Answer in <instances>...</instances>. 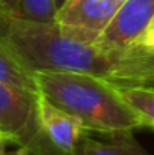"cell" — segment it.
Listing matches in <instances>:
<instances>
[{"label": "cell", "mask_w": 154, "mask_h": 155, "mask_svg": "<svg viewBox=\"0 0 154 155\" xmlns=\"http://www.w3.org/2000/svg\"><path fill=\"white\" fill-rule=\"evenodd\" d=\"M0 36L30 72H77L113 84L154 86V53L139 42L116 50L82 39L54 23L0 14Z\"/></svg>", "instance_id": "6da1fadb"}, {"label": "cell", "mask_w": 154, "mask_h": 155, "mask_svg": "<svg viewBox=\"0 0 154 155\" xmlns=\"http://www.w3.org/2000/svg\"><path fill=\"white\" fill-rule=\"evenodd\" d=\"M115 86L122 100L138 113L144 127L154 130V86Z\"/></svg>", "instance_id": "9c48e42d"}, {"label": "cell", "mask_w": 154, "mask_h": 155, "mask_svg": "<svg viewBox=\"0 0 154 155\" xmlns=\"http://www.w3.org/2000/svg\"><path fill=\"white\" fill-rule=\"evenodd\" d=\"M0 14L36 23L56 21L54 0H0Z\"/></svg>", "instance_id": "ba28073f"}, {"label": "cell", "mask_w": 154, "mask_h": 155, "mask_svg": "<svg viewBox=\"0 0 154 155\" xmlns=\"http://www.w3.org/2000/svg\"><path fill=\"white\" fill-rule=\"evenodd\" d=\"M138 42L145 47L147 50L154 53V18L150 21V24L147 26V29L144 30V33L141 35V38L138 39Z\"/></svg>", "instance_id": "8fae6325"}, {"label": "cell", "mask_w": 154, "mask_h": 155, "mask_svg": "<svg viewBox=\"0 0 154 155\" xmlns=\"http://www.w3.org/2000/svg\"><path fill=\"white\" fill-rule=\"evenodd\" d=\"M9 145H12L11 140L0 134V155H8V146Z\"/></svg>", "instance_id": "7c38bea8"}, {"label": "cell", "mask_w": 154, "mask_h": 155, "mask_svg": "<svg viewBox=\"0 0 154 155\" xmlns=\"http://www.w3.org/2000/svg\"><path fill=\"white\" fill-rule=\"evenodd\" d=\"M153 18L154 0H124L100 35L98 44L116 50L127 48L138 42Z\"/></svg>", "instance_id": "277c9868"}, {"label": "cell", "mask_w": 154, "mask_h": 155, "mask_svg": "<svg viewBox=\"0 0 154 155\" xmlns=\"http://www.w3.org/2000/svg\"><path fill=\"white\" fill-rule=\"evenodd\" d=\"M36 95L0 81V134L23 155H62L41 131Z\"/></svg>", "instance_id": "3957f363"}, {"label": "cell", "mask_w": 154, "mask_h": 155, "mask_svg": "<svg viewBox=\"0 0 154 155\" xmlns=\"http://www.w3.org/2000/svg\"><path fill=\"white\" fill-rule=\"evenodd\" d=\"M38 122L43 134L62 155H73L80 140L86 136L85 125L71 113L57 107L43 95H36Z\"/></svg>", "instance_id": "5b68a950"}, {"label": "cell", "mask_w": 154, "mask_h": 155, "mask_svg": "<svg viewBox=\"0 0 154 155\" xmlns=\"http://www.w3.org/2000/svg\"><path fill=\"white\" fill-rule=\"evenodd\" d=\"M36 91L49 101L76 116L88 131L130 136L144 128L138 113L107 80L77 72H33Z\"/></svg>", "instance_id": "7a4b0ae2"}, {"label": "cell", "mask_w": 154, "mask_h": 155, "mask_svg": "<svg viewBox=\"0 0 154 155\" xmlns=\"http://www.w3.org/2000/svg\"><path fill=\"white\" fill-rule=\"evenodd\" d=\"M73 155H148L135 140L122 139L113 143H103L98 140L88 139L86 136L80 140Z\"/></svg>", "instance_id": "30bf717a"}, {"label": "cell", "mask_w": 154, "mask_h": 155, "mask_svg": "<svg viewBox=\"0 0 154 155\" xmlns=\"http://www.w3.org/2000/svg\"><path fill=\"white\" fill-rule=\"evenodd\" d=\"M0 81L30 94H38L33 72L27 69V66L11 50V47L6 44V41L2 36H0Z\"/></svg>", "instance_id": "52a82bcc"}, {"label": "cell", "mask_w": 154, "mask_h": 155, "mask_svg": "<svg viewBox=\"0 0 154 155\" xmlns=\"http://www.w3.org/2000/svg\"><path fill=\"white\" fill-rule=\"evenodd\" d=\"M65 2H67V0H54V6H56V11H57V9H59V8H60V6H62V5H63Z\"/></svg>", "instance_id": "4fadbf2b"}, {"label": "cell", "mask_w": 154, "mask_h": 155, "mask_svg": "<svg viewBox=\"0 0 154 155\" xmlns=\"http://www.w3.org/2000/svg\"><path fill=\"white\" fill-rule=\"evenodd\" d=\"M118 6L115 0H67L56 11V23L98 41Z\"/></svg>", "instance_id": "8992f818"}, {"label": "cell", "mask_w": 154, "mask_h": 155, "mask_svg": "<svg viewBox=\"0 0 154 155\" xmlns=\"http://www.w3.org/2000/svg\"><path fill=\"white\" fill-rule=\"evenodd\" d=\"M115 2H116V3H119V5H121V3H122V2H124V0H115Z\"/></svg>", "instance_id": "5bb4252c"}]
</instances>
